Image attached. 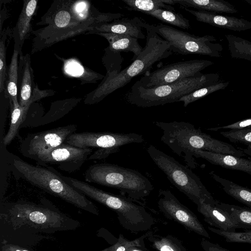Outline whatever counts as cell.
Instances as JSON below:
<instances>
[{"instance_id":"6da1fadb","label":"cell","mask_w":251,"mask_h":251,"mask_svg":"<svg viewBox=\"0 0 251 251\" xmlns=\"http://www.w3.org/2000/svg\"><path fill=\"white\" fill-rule=\"evenodd\" d=\"M142 26L147 31L146 43L142 52L119 73H107L102 82L87 96L85 103L92 104L100 101L114 91L125 86L134 77L149 73L157 62L172 54L170 45L154 31L152 25L143 21Z\"/></svg>"},{"instance_id":"7a4b0ae2","label":"cell","mask_w":251,"mask_h":251,"mask_svg":"<svg viewBox=\"0 0 251 251\" xmlns=\"http://www.w3.org/2000/svg\"><path fill=\"white\" fill-rule=\"evenodd\" d=\"M154 124L162 131L161 141L177 155L183 156L188 165L192 168L196 167L193 154L196 151L232 154L238 157L246 154L232 145L202 132L200 128H196L191 123L174 121L155 122Z\"/></svg>"},{"instance_id":"3957f363","label":"cell","mask_w":251,"mask_h":251,"mask_svg":"<svg viewBox=\"0 0 251 251\" xmlns=\"http://www.w3.org/2000/svg\"><path fill=\"white\" fill-rule=\"evenodd\" d=\"M59 176L76 190L114 211L123 228L137 234L151 230L157 220L143 204L127 197L117 195L90 185L86 182L62 175Z\"/></svg>"},{"instance_id":"277c9868","label":"cell","mask_w":251,"mask_h":251,"mask_svg":"<svg viewBox=\"0 0 251 251\" xmlns=\"http://www.w3.org/2000/svg\"><path fill=\"white\" fill-rule=\"evenodd\" d=\"M10 160L11 171L16 178H22L78 208L97 216L99 215L97 207L84 195L65 182L53 167L34 166L13 154Z\"/></svg>"},{"instance_id":"5b68a950","label":"cell","mask_w":251,"mask_h":251,"mask_svg":"<svg viewBox=\"0 0 251 251\" xmlns=\"http://www.w3.org/2000/svg\"><path fill=\"white\" fill-rule=\"evenodd\" d=\"M219 74H201L175 82L145 88L135 82L125 94L129 103L140 107H150L178 102L182 97L206 86L219 82Z\"/></svg>"},{"instance_id":"8992f818","label":"cell","mask_w":251,"mask_h":251,"mask_svg":"<svg viewBox=\"0 0 251 251\" xmlns=\"http://www.w3.org/2000/svg\"><path fill=\"white\" fill-rule=\"evenodd\" d=\"M84 178L88 182L118 189L126 194L127 198L140 203L154 189L151 181L139 172L110 163L90 166Z\"/></svg>"},{"instance_id":"52a82bcc","label":"cell","mask_w":251,"mask_h":251,"mask_svg":"<svg viewBox=\"0 0 251 251\" xmlns=\"http://www.w3.org/2000/svg\"><path fill=\"white\" fill-rule=\"evenodd\" d=\"M154 164L163 171L170 182L197 205L203 202L214 203L210 193L200 178L190 169L173 157L151 145L147 149Z\"/></svg>"},{"instance_id":"ba28073f","label":"cell","mask_w":251,"mask_h":251,"mask_svg":"<svg viewBox=\"0 0 251 251\" xmlns=\"http://www.w3.org/2000/svg\"><path fill=\"white\" fill-rule=\"evenodd\" d=\"M154 31L167 41L169 50L176 53L198 54L220 57L223 50L222 45L214 43L217 39L213 35L196 36L163 24L152 25Z\"/></svg>"},{"instance_id":"9c48e42d","label":"cell","mask_w":251,"mask_h":251,"mask_svg":"<svg viewBox=\"0 0 251 251\" xmlns=\"http://www.w3.org/2000/svg\"><path fill=\"white\" fill-rule=\"evenodd\" d=\"M8 214L19 225L43 229H67V220H70L62 213L50 208L26 201L11 204Z\"/></svg>"},{"instance_id":"30bf717a","label":"cell","mask_w":251,"mask_h":251,"mask_svg":"<svg viewBox=\"0 0 251 251\" xmlns=\"http://www.w3.org/2000/svg\"><path fill=\"white\" fill-rule=\"evenodd\" d=\"M213 64L212 61L207 60L179 61L146 73L135 83L145 88L168 84L200 75L202 70Z\"/></svg>"},{"instance_id":"8fae6325","label":"cell","mask_w":251,"mask_h":251,"mask_svg":"<svg viewBox=\"0 0 251 251\" xmlns=\"http://www.w3.org/2000/svg\"><path fill=\"white\" fill-rule=\"evenodd\" d=\"M144 138L135 133H120L111 132L74 133L64 143L80 148H98L109 151L111 154L118 152L126 145L142 143Z\"/></svg>"},{"instance_id":"7c38bea8","label":"cell","mask_w":251,"mask_h":251,"mask_svg":"<svg viewBox=\"0 0 251 251\" xmlns=\"http://www.w3.org/2000/svg\"><path fill=\"white\" fill-rule=\"evenodd\" d=\"M76 129V125L72 124L29 134L21 142L20 152L23 156L35 160L41 154L64 143Z\"/></svg>"},{"instance_id":"4fadbf2b","label":"cell","mask_w":251,"mask_h":251,"mask_svg":"<svg viewBox=\"0 0 251 251\" xmlns=\"http://www.w3.org/2000/svg\"><path fill=\"white\" fill-rule=\"evenodd\" d=\"M158 198V208L165 218L181 225L189 231L210 239L195 214L181 203L171 191L160 190Z\"/></svg>"},{"instance_id":"5bb4252c","label":"cell","mask_w":251,"mask_h":251,"mask_svg":"<svg viewBox=\"0 0 251 251\" xmlns=\"http://www.w3.org/2000/svg\"><path fill=\"white\" fill-rule=\"evenodd\" d=\"M92 152V148H80L64 143L41 154L35 161L39 166L56 165L63 171L73 173L81 168Z\"/></svg>"},{"instance_id":"9a60e30c","label":"cell","mask_w":251,"mask_h":251,"mask_svg":"<svg viewBox=\"0 0 251 251\" xmlns=\"http://www.w3.org/2000/svg\"><path fill=\"white\" fill-rule=\"evenodd\" d=\"M180 7L195 16L198 21L217 27L238 32L251 29V22L243 18Z\"/></svg>"},{"instance_id":"2e32d148","label":"cell","mask_w":251,"mask_h":251,"mask_svg":"<svg viewBox=\"0 0 251 251\" xmlns=\"http://www.w3.org/2000/svg\"><path fill=\"white\" fill-rule=\"evenodd\" d=\"M36 87L34 82L33 70L29 54L20 55L18 65V96L21 106H30Z\"/></svg>"},{"instance_id":"e0dca14e","label":"cell","mask_w":251,"mask_h":251,"mask_svg":"<svg viewBox=\"0 0 251 251\" xmlns=\"http://www.w3.org/2000/svg\"><path fill=\"white\" fill-rule=\"evenodd\" d=\"M203 202L197 205V210L203 217L204 220L214 228L227 232H235L237 228H243L226 211L216 203Z\"/></svg>"},{"instance_id":"ac0fdd59","label":"cell","mask_w":251,"mask_h":251,"mask_svg":"<svg viewBox=\"0 0 251 251\" xmlns=\"http://www.w3.org/2000/svg\"><path fill=\"white\" fill-rule=\"evenodd\" d=\"M143 21L139 18H123L95 26L89 33H111L125 35L137 39H145L146 35L142 30Z\"/></svg>"},{"instance_id":"d6986e66","label":"cell","mask_w":251,"mask_h":251,"mask_svg":"<svg viewBox=\"0 0 251 251\" xmlns=\"http://www.w3.org/2000/svg\"><path fill=\"white\" fill-rule=\"evenodd\" d=\"M194 157L202 158L213 165L223 168L240 171L251 175V160L232 154L215 153L198 150L193 152Z\"/></svg>"},{"instance_id":"ffe728a7","label":"cell","mask_w":251,"mask_h":251,"mask_svg":"<svg viewBox=\"0 0 251 251\" xmlns=\"http://www.w3.org/2000/svg\"><path fill=\"white\" fill-rule=\"evenodd\" d=\"M165 3L179 4L180 7L194 8L198 10L220 14L236 13L238 12L235 6L224 0H163Z\"/></svg>"},{"instance_id":"44dd1931","label":"cell","mask_w":251,"mask_h":251,"mask_svg":"<svg viewBox=\"0 0 251 251\" xmlns=\"http://www.w3.org/2000/svg\"><path fill=\"white\" fill-rule=\"evenodd\" d=\"M37 0H25L16 25L13 30L14 44L22 48L31 31V21L35 12Z\"/></svg>"},{"instance_id":"7402d4cb","label":"cell","mask_w":251,"mask_h":251,"mask_svg":"<svg viewBox=\"0 0 251 251\" xmlns=\"http://www.w3.org/2000/svg\"><path fill=\"white\" fill-rule=\"evenodd\" d=\"M105 38L109 43V50L113 53L132 52L134 61L140 54L143 49L138 42V39L125 35L99 32L96 33Z\"/></svg>"},{"instance_id":"603a6c76","label":"cell","mask_w":251,"mask_h":251,"mask_svg":"<svg viewBox=\"0 0 251 251\" xmlns=\"http://www.w3.org/2000/svg\"><path fill=\"white\" fill-rule=\"evenodd\" d=\"M22 49L14 44L13 53L7 69L6 77L5 97L9 100L10 108L19 104L18 100V79L19 57L22 54Z\"/></svg>"},{"instance_id":"cb8c5ba5","label":"cell","mask_w":251,"mask_h":251,"mask_svg":"<svg viewBox=\"0 0 251 251\" xmlns=\"http://www.w3.org/2000/svg\"><path fill=\"white\" fill-rule=\"evenodd\" d=\"M210 175L222 185L223 189L226 194L251 209V189L222 178L214 172H211Z\"/></svg>"},{"instance_id":"d4e9b609","label":"cell","mask_w":251,"mask_h":251,"mask_svg":"<svg viewBox=\"0 0 251 251\" xmlns=\"http://www.w3.org/2000/svg\"><path fill=\"white\" fill-rule=\"evenodd\" d=\"M147 239L156 251H188L181 241L172 235H161L152 231Z\"/></svg>"},{"instance_id":"484cf974","label":"cell","mask_w":251,"mask_h":251,"mask_svg":"<svg viewBox=\"0 0 251 251\" xmlns=\"http://www.w3.org/2000/svg\"><path fill=\"white\" fill-rule=\"evenodd\" d=\"M230 56L251 62V41L232 35L226 34Z\"/></svg>"},{"instance_id":"4316f807","label":"cell","mask_w":251,"mask_h":251,"mask_svg":"<svg viewBox=\"0 0 251 251\" xmlns=\"http://www.w3.org/2000/svg\"><path fill=\"white\" fill-rule=\"evenodd\" d=\"M216 205L226 211L242 228L251 230V209L217 201Z\"/></svg>"},{"instance_id":"83f0119b","label":"cell","mask_w":251,"mask_h":251,"mask_svg":"<svg viewBox=\"0 0 251 251\" xmlns=\"http://www.w3.org/2000/svg\"><path fill=\"white\" fill-rule=\"evenodd\" d=\"M29 106H21L18 104L11 107V121L9 129L3 138L4 145H9L18 135L21 125L25 120Z\"/></svg>"},{"instance_id":"f1b7e54d","label":"cell","mask_w":251,"mask_h":251,"mask_svg":"<svg viewBox=\"0 0 251 251\" xmlns=\"http://www.w3.org/2000/svg\"><path fill=\"white\" fill-rule=\"evenodd\" d=\"M128 7L129 10H133L147 14L158 9L175 11L172 6L165 3L163 0H123Z\"/></svg>"},{"instance_id":"f546056e","label":"cell","mask_w":251,"mask_h":251,"mask_svg":"<svg viewBox=\"0 0 251 251\" xmlns=\"http://www.w3.org/2000/svg\"><path fill=\"white\" fill-rule=\"evenodd\" d=\"M146 14L151 16L164 23L168 24L183 29L190 27L189 20L182 15L175 11L166 9H158Z\"/></svg>"},{"instance_id":"4dcf8cb0","label":"cell","mask_w":251,"mask_h":251,"mask_svg":"<svg viewBox=\"0 0 251 251\" xmlns=\"http://www.w3.org/2000/svg\"><path fill=\"white\" fill-rule=\"evenodd\" d=\"M229 84L228 81L221 82L199 89L189 95L180 98L178 102H183L184 107L213 92L225 89Z\"/></svg>"},{"instance_id":"1f68e13d","label":"cell","mask_w":251,"mask_h":251,"mask_svg":"<svg viewBox=\"0 0 251 251\" xmlns=\"http://www.w3.org/2000/svg\"><path fill=\"white\" fill-rule=\"evenodd\" d=\"M152 230L145 232V234L133 240H129L124 235L120 234L115 243L112 246L99 251H129L135 246L146 247L145 240L151 234Z\"/></svg>"},{"instance_id":"d6a6232c","label":"cell","mask_w":251,"mask_h":251,"mask_svg":"<svg viewBox=\"0 0 251 251\" xmlns=\"http://www.w3.org/2000/svg\"><path fill=\"white\" fill-rule=\"evenodd\" d=\"M207 228L213 233L223 237L227 242L251 244V230H245L242 232H227L210 226H208Z\"/></svg>"},{"instance_id":"836d02e7","label":"cell","mask_w":251,"mask_h":251,"mask_svg":"<svg viewBox=\"0 0 251 251\" xmlns=\"http://www.w3.org/2000/svg\"><path fill=\"white\" fill-rule=\"evenodd\" d=\"M220 134L231 142L251 146V127L241 129H231L221 131Z\"/></svg>"},{"instance_id":"e575fe53","label":"cell","mask_w":251,"mask_h":251,"mask_svg":"<svg viewBox=\"0 0 251 251\" xmlns=\"http://www.w3.org/2000/svg\"><path fill=\"white\" fill-rule=\"evenodd\" d=\"M0 42V92H4L7 69L6 64V46L5 42L7 39V32L1 33Z\"/></svg>"},{"instance_id":"d590c367","label":"cell","mask_w":251,"mask_h":251,"mask_svg":"<svg viewBox=\"0 0 251 251\" xmlns=\"http://www.w3.org/2000/svg\"><path fill=\"white\" fill-rule=\"evenodd\" d=\"M251 127V118L242 120L238 121L233 124L228 125L225 126H219L216 127H210L207 128V130L217 131L220 129H241L245 128Z\"/></svg>"},{"instance_id":"8d00e7d4","label":"cell","mask_w":251,"mask_h":251,"mask_svg":"<svg viewBox=\"0 0 251 251\" xmlns=\"http://www.w3.org/2000/svg\"><path fill=\"white\" fill-rule=\"evenodd\" d=\"M201 246L204 251H231L220 245L211 242L205 238L201 241Z\"/></svg>"},{"instance_id":"74e56055","label":"cell","mask_w":251,"mask_h":251,"mask_svg":"<svg viewBox=\"0 0 251 251\" xmlns=\"http://www.w3.org/2000/svg\"><path fill=\"white\" fill-rule=\"evenodd\" d=\"M1 251H30L24 248L13 244H4L1 248Z\"/></svg>"},{"instance_id":"f35d334b","label":"cell","mask_w":251,"mask_h":251,"mask_svg":"<svg viewBox=\"0 0 251 251\" xmlns=\"http://www.w3.org/2000/svg\"><path fill=\"white\" fill-rule=\"evenodd\" d=\"M129 251H148L146 247L135 246L132 247Z\"/></svg>"},{"instance_id":"ab89813d","label":"cell","mask_w":251,"mask_h":251,"mask_svg":"<svg viewBox=\"0 0 251 251\" xmlns=\"http://www.w3.org/2000/svg\"><path fill=\"white\" fill-rule=\"evenodd\" d=\"M242 151H243L246 154L251 157V146H248L246 149H242Z\"/></svg>"},{"instance_id":"60d3db41","label":"cell","mask_w":251,"mask_h":251,"mask_svg":"<svg viewBox=\"0 0 251 251\" xmlns=\"http://www.w3.org/2000/svg\"><path fill=\"white\" fill-rule=\"evenodd\" d=\"M245 2L251 5V0H244Z\"/></svg>"}]
</instances>
